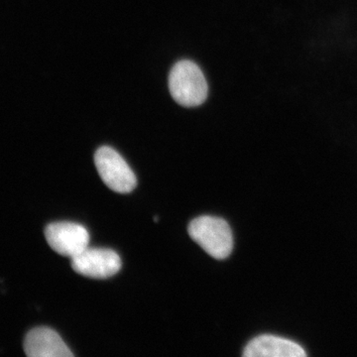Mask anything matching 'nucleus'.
<instances>
[{"instance_id": "f257e3e1", "label": "nucleus", "mask_w": 357, "mask_h": 357, "mask_svg": "<svg viewBox=\"0 0 357 357\" xmlns=\"http://www.w3.org/2000/svg\"><path fill=\"white\" fill-rule=\"evenodd\" d=\"M172 98L185 107H199L208 98V83L198 65L189 60L175 64L169 76Z\"/></svg>"}, {"instance_id": "f03ea898", "label": "nucleus", "mask_w": 357, "mask_h": 357, "mask_svg": "<svg viewBox=\"0 0 357 357\" xmlns=\"http://www.w3.org/2000/svg\"><path fill=\"white\" fill-rule=\"evenodd\" d=\"M190 236L195 243L215 259L229 257L234 248V236L229 223L222 218L204 215L189 225Z\"/></svg>"}, {"instance_id": "7ed1b4c3", "label": "nucleus", "mask_w": 357, "mask_h": 357, "mask_svg": "<svg viewBox=\"0 0 357 357\" xmlns=\"http://www.w3.org/2000/svg\"><path fill=\"white\" fill-rule=\"evenodd\" d=\"M96 170L105 185L119 194H128L137 185L135 174L114 148L102 146L95 154Z\"/></svg>"}, {"instance_id": "20e7f679", "label": "nucleus", "mask_w": 357, "mask_h": 357, "mask_svg": "<svg viewBox=\"0 0 357 357\" xmlns=\"http://www.w3.org/2000/svg\"><path fill=\"white\" fill-rule=\"evenodd\" d=\"M47 243L60 255L73 257L89 248V234L84 225L61 222L49 225L45 230Z\"/></svg>"}, {"instance_id": "39448f33", "label": "nucleus", "mask_w": 357, "mask_h": 357, "mask_svg": "<svg viewBox=\"0 0 357 357\" xmlns=\"http://www.w3.org/2000/svg\"><path fill=\"white\" fill-rule=\"evenodd\" d=\"M70 261L77 273L89 278H109L121 269V257L112 249L88 248Z\"/></svg>"}, {"instance_id": "423d86ee", "label": "nucleus", "mask_w": 357, "mask_h": 357, "mask_svg": "<svg viewBox=\"0 0 357 357\" xmlns=\"http://www.w3.org/2000/svg\"><path fill=\"white\" fill-rule=\"evenodd\" d=\"M24 349L30 357L74 356L59 333L49 328H37L28 333Z\"/></svg>"}, {"instance_id": "0eeeda50", "label": "nucleus", "mask_w": 357, "mask_h": 357, "mask_svg": "<svg viewBox=\"0 0 357 357\" xmlns=\"http://www.w3.org/2000/svg\"><path fill=\"white\" fill-rule=\"evenodd\" d=\"M304 349L292 340L263 335L251 340L244 349V357H305Z\"/></svg>"}]
</instances>
